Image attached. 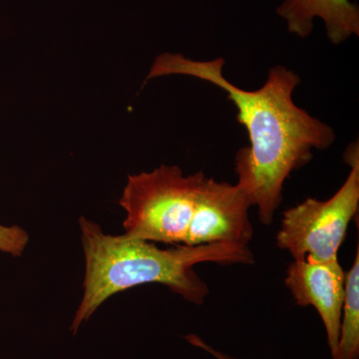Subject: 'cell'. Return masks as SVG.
I'll return each mask as SVG.
<instances>
[{
  "mask_svg": "<svg viewBox=\"0 0 359 359\" xmlns=\"http://www.w3.org/2000/svg\"><path fill=\"white\" fill-rule=\"evenodd\" d=\"M224 59L199 61L183 54L156 57L145 81L168 75H185L209 82L226 92L237 108L238 121L247 129L250 147L236 155L238 185L259 221L271 226L290 174L313 159V150H327L335 141L334 129L299 108L292 95L301 78L285 66L271 68L261 88L249 91L224 76Z\"/></svg>",
  "mask_w": 359,
  "mask_h": 359,
  "instance_id": "obj_1",
  "label": "cell"
},
{
  "mask_svg": "<svg viewBox=\"0 0 359 359\" xmlns=\"http://www.w3.org/2000/svg\"><path fill=\"white\" fill-rule=\"evenodd\" d=\"M85 256L84 292L71 323L73 335L104 302L118 292L161 283L191 304H204L210 294L195 266L204 263L254 264L249 245L217 243L160 249L146 241L104 233L98 224L79 219Z\"/></svg>",
  "mask_w": 359,
  "mask_h": 359,
  "instance_id": "obj_2",
  "label": "cell"
},
{
  "mask_svg": "<svg viewBox=\"0 0 359 359\" xmlns=\"http://www.w3.org/2000/svg\"><path fill=\"white\" fill-rule=\"evenodd\" d=\"M205 177L203 171L186 176L181 168L169 165L130 175L120 199L126 211L123 235L146 242L186 245Z\"/></svg>",
  "mask_w": 359,
  "mask_h": 359,
  "instance_id": "obj_3",
  "label": "cell"
},
{
  "mask_svg": "<svg viewBox=\"0 0 359 359\" xmlns=\"http://www.w3.org/2000/svg\"><path fill=\"white\" fill-rule=\"evenodd\" d=\"M351 172L341 188L328 200L308 198L283 212L276 245L294 259L325 262L339 259L349 224L359 205V149L358 142L344 153Z\"/></svg>",
  "mask_w": 359,
  "mask_h": 359,
  "instance_id": "obj_4",
  "label": "cell"
},
{
  "mask_svg": "<svg viewBox=\"0 0 359 359\" xmlns=\"http://www.w3.org/2000/svg\"><path fill=\"white\" fill-rule=\"evenodd\" d=\"M247 194L240 185L205 177L186 245L228 243L249 245L254 236Z\"/></svg>",
  "mask_w": 359,
  "mask_h": 359,
  "instance_id": "obj_5",
  "label": "cell"
},
{
  "mask_svg": "<svg viewBox=\"0 0 359 359\" xmlns=\"http://www.w3.org/2000/svg\"><path fill=\"white\" fill-rule=\"evenodd\" d=\"M346 276L339 259H294L285 283L299 306H313L325 325L332 358L339 348L340 321L346 295Z\"/></svg>",
  "mask_w": 359,
  "mask_h": 359,
  "instance_id": "obj_6",
  "label": "cell"
},
{
  "mask_svg": "<svg viewBox=\"0 0 359 359\" xmlns=\"http://www.w3.org/2000/svg\"><path fill=\"white\" fill-rule=\"evenodd\" d=\"M276 13L297 36L308 37L314 18L325 21L328 39L337 45L359 34V9L349 0H285Z\"/></svg>",
  "mask_w": 359,
  "mask_h": 359,
  "instance_id": "obj_7",
  "label": "cell"
},
{
  "mask_svg": "<svg viewBox=\"0 0 359 359\" xmlns=\"http://www.w3.org/2000/svg\"><path fill=\"white\" fill-rule=\"evenodd\" d=\"M359 356V249L346 276L339 348L332 359H358Z\"/></svg>",
  "mask_w": 359,
  "mask_h": 359,
  "instance_id": "obj_8",
  "label": "cell"
},
{
  "mask_svg": "<svg viewBox=\"0 0 359 359\" xmlns=\"http://www.w3.org/2000/svg\"><path fill=\"white\" fill-rule=\"evenodd\" d=\"M29 243V235L20 226L0 224V252L13 257H20Z\"/></svg>",
  "mask_w": 359,
  "mask_h": 359,
  "instance_id": "obj_9",
  "label": "cell"
},
{
  "mask_svg": "<svg viewBox=\"0 0 359 359\" xmlns=\"http://www.w3.org/2000/svg\"><path fill=\"white\" fill-rule=\"evenodd\" d=\"M185 339L189 344H192L193 346L198 347V348L202 349L205 353L211 354L216 359H240L233 358L230 354L223 353V351H218L210 344H208L204 339H201L199 335L189 334L186 335Z\"/></svg>",
  "mask_w": 359,
  "mask_h": 359,
  "instance_id": "obj_10",
  "label": "cell"
}]
</instances>
